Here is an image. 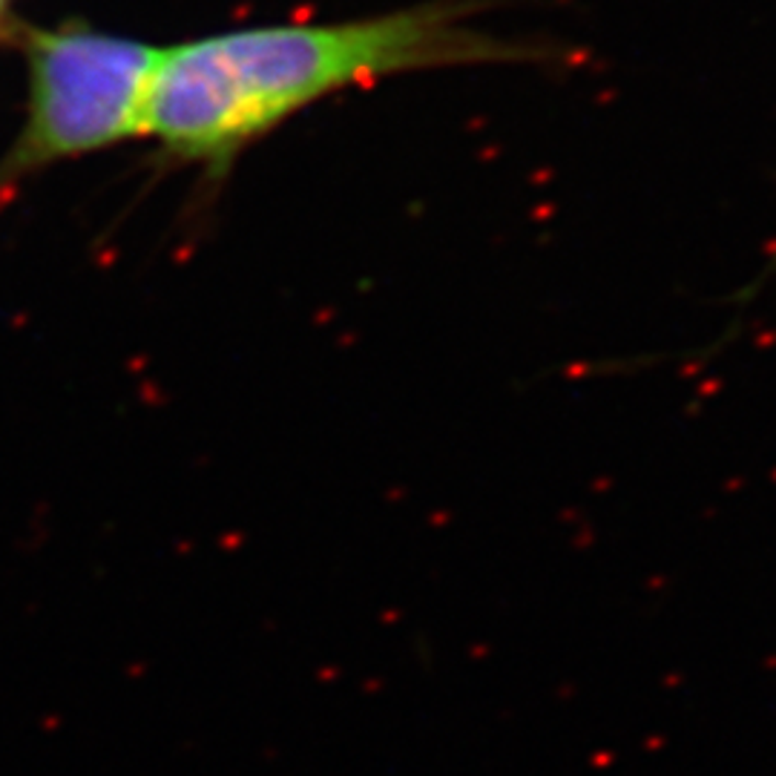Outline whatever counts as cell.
Returning a JSON list of instances; mask_svg holds the SVG:
<instances>
[{
	"label": "cell",
	"mask_w": 776,
	"mask_h": 776,
	"mask_svg": "<svg viewBox=\"0 0 776 776\" xmlns=\"http://www.w3.org/2000/svg\"><path fill=\"white\" fill-rule=\"evenodd\" d=\"M0 3H3V0H0Z\"/></svg>",
	"instance_id": "obj_3"
},
{
	"label": "cell",
	"mask_w": 776,
	"mask_h": 776,
	"mask_svg": "<svg viewBox=\"0 0 776 776\" xmlns=\"http://www.w3.org/2000/svg\"><path fill=\"white\" fill-rule=\"evenodd\" d=\"M472 0H432L372 21L256 30L161 53L147 133L196 159L230 156L294 110L343 87L441 67L544 64L538 41L475 26Z\"/></svg>",
	"instance_id": "obj_1"
},
{
	"label": "cell",
	"mask_w": 776,
	"mask_h": 776,
	"mask_svg": "<svg viewBox=\"0 0 776 776\" xmlns=\"http://www.w3.org/2000/svg\"><path fill=\"white\" fill-rule=\"evenodd\" d=\"M161 53L99 35H49L32 49V118L12 164L32 168L147 133Z\"/></svg>",
	"instance_id": "obj_2"
}]
</instances>
